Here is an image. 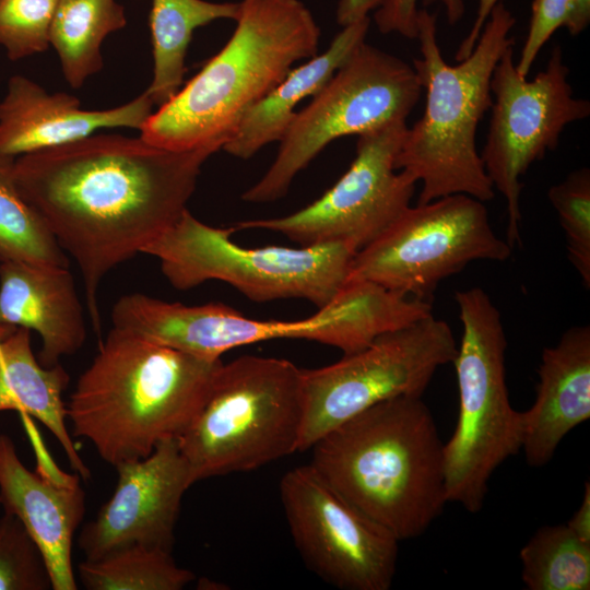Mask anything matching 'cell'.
Returning a JSON list of instances; mask_svg holds the SVG:
<instances>
[{
  "label": "cell",
  "mask_w": 590,
  "mask_h": 590,
  "mask_svg": "<svg viewBox=\"0 0 590 590\" xmlns=\"http://www.w3.org/2000/svg\"><path fill=\"white\" fill-rule=\"evenodd\" d=\"M458 345L449 324L428 316L377 337L331 365L302 369L303 421L298 451L358 413L401 396H423Z\"/></svg>",
  "instance_id": "cell-11"
},
{
  "label": "cell",
  "mask_w": 590,
  "mask_h": 590,
  "mask_svg": "<svg viewBox=\"0 0 590 590\" xmlns=\"http://www.w3.org/2000/svg\"><path fill=\"white\" fill-rule=\"evenodd\" d=\"M153 106L145 90L120 106L87 110L75 96L49 93L35 81L15 74L0 101V153L19 157L84 139L102 129L140 131Z\"/></svg>",
  "instance_id": "cell-18"
},
{
  "label": "cell",
  "mask_w": 590,
  "mask_h": 590,
  "mask_svg": "<svg viewBox=\"0 0 590 590\" xmlns=\"http://www.w3.org/2000/svg\"><path fill=\"white\" fill-rule=\"evenodd\" d=\"M309 450V464L399 541L422 535L447 503L444 442L422 396L370 406Z\"/></svg>",
  "instance_id": "cell-3"
},
{
  "label": "cell",
  "mask_w": 590,
  "mask_h": 590,
  "mask_svg": "<svg viewBox=\"0 0 590 590\" xmlns=\"http://www.w3.org/2000/svg\"><path fill=\"white\" fill-rule=\"evenodd\" d=\"M50 576L38 546L12 514L0 515V590H49Z\"/></svg>",
  "instance_id": "cell-29"
},
{
  "label": "cell",
  "mask_w": 590,
  "mask_h": 590,
  "mask_svg": "<svg viewBox=\"0 0 590 590\" xmlns=\"http://www.w3.org/2000/svg\"><path fill=\"white\" fill-rule=\"evenodd\" d=\"M538 375L535 401L522 411L521 450L533 468L547 464L564 437L590 417V327H573L545 347Z\"/></svg>",
  "instance_id": "cell-20"
},
{
  "label": "cell",
  "mask_w": 590,
  "mask_h": 590,
  "mask_svg": "<svg viewBox=\"0 0 590 590\" xmlns=\"http://www.w3.org/2000/svg\"><path fill=\"white\" fill-rule=\"evenodd\" d=\"M235 22L224 47L149 116L144 141L178 152L222 150L247 111L318 52L320 28L300 0H241Z\"/></svg>",
  "instance_id": "cell-4"
},
{
  "label": "cell",
  "mask_w": 590,
  "mask_h": 590,
  "mask_svg": "<svg viewBox=\"0 0 590 590\" xmlns=\"http://www.w3.org/2000/svg\"><path fill=\"white\" fill-rule=\"evenodd\" d=\"M1 324L37 332L42 339L38 361L45 367L76 353L86 340V326L68 267L2 261Z\"/></svg>",
  "instance_id": "cell-19"
},
{
  "label": "cell",
  "mask_w": 590,
  "mask_h": 590,
  "mask_svg": "<svg viewBox=\"0 0 590 590\" xmlns=\"http://www.w3.org/2000/svg\"><path fill=\"white\" fill-rule=\"evenodd\" d=\"M214 153L170 151L140 135L96 132L15 158L20 193L79 266L96 332L103 279L180 219Z\"/></svg>",
  "instance_id": "cell-1"
},
{
  "label": "cell",
  "mask_w": 590,
  "mask_h": 590,
  "mask_svg": "<svg viewBox=\"0 0 590 590\" xmlns=\"http://www.w3.org/2000/svg\"><path fill=\"white\" fill-rule=\"evenodd\" d=\"M111 497L78 536L84 559H98L129 545L172 552L181 500L194 483L175 438L146 457L117 464Z\"/></svg>",
  "instance_id": "cell-16"
},
{
  "label": "cell",
  "mask_w": 590,
  "mask_h": 590,
  "mask_svg": "<svg viewBox=\"0 0 590 590\" xmlns=\"http://www.w3.org/2000/svg\"><path fill=\"white\" fill-rule=\"evenodd\" d=\"M302 421V369L283 358L244 355L222 364L177 440L196 483L297 452Z\"/></svg>",
  "instance_id": "cell-7"
},
{
  "label": "cell",
  "mask_w": 590,
  "mask_h": 590,
  "mask_svg": "<svg viewBox=\"0 0 590 590\" xmlns=\"http://www.w3.org/2000/svg\"><path fill=\"white\" fill-rule=\"evenodd\" d=\"M422 91L413 66L363 43L296 113L275 160L241 199L264 203L284 197L295 176L329 143L406 121Z\"/></svg>",
  "instance_id": "cell-10"
},
{
  "label": "cell",
  "mask_w": 590,
  "mask_h": 590,
  "mask_svg": "<svg viewBox=\"0 0 590 590\" xmlns=\"http://www.w3.org/2000/svg\"><path fill=\"white\" fill-rule=\"evenodd\" d=\"M69 375L59 364L43 366L35 356L31 331L16 328L0 340V412L13 410L38 420L58 440L73 471L90 477L66 421L62 393Z\"/></svg>",
  "instance_id": "cell-22"
},
{
  "label": "cell",
  "mask_w": 590,
  "mask_h": 590,
  "mask_svg": "<svg viewBox=\"0 0 590 590\" xmlns=\"http://www.w3.org/2000/svg\"><path fill=\"white\" fill-rule=\"evenodd\" d=\"M15 158L0 153V261L68 267L51 231L19 191Z\"/></svg>",
  "instance_id": "cell-26"
},
{
  "label": "cell",
  "mask_w": 590,
  "mask_h": 590,
  "mask_svg": "<svg viewBox=\"0 0 590 590\" xmlns=\"http://www.w3.org/2000/svg\"><path fill=\"white\" fill-rule=\"evenodd\" d=\"M16 328L15 327H10V326H0V340H2L3 338H5L7 335H9L12 331H14Z\"/></svg>",
  "instance_id": "cell-37"
},
{
  "label": "cell",
  "mask_w": 590,
  "mask_h": 590,
  "mask_svg": "<svg viewBox=\"0 0 590 590\" xmlns=\"http://www.w3.org/2000/svg\"><path fill=\"white\" fill-rule=\"evenodd\" d=\"M448 23L457 24L465 13L464 0H441ZM420 0H385L375 10L374 21L382 34L398 33L409 39H416V19Z\"/></svg>",
  "instance_id": "cell-32"
},
{
  "label": "cell",
  "mask_w": 590,
  "mask_h": 590,
  "mask_svg": "<svg viewBox=\"0 0 590 590\" xmlns=\"http://www.w3.org/2000/svg\"><path fill=\"white\" fill-rule=\"evenodd\" d=\"M222 364L113 327L66 404L72 434L114 467L144 458L182 435Z\"/></svg>",
  "instance_id": "cell-2"
},
{
  "label": "cell",
  "mask_w": 590,
  "mask_h": 590,
  "mask_svg": "<svg viewBox=\"0 0 590 590\" xmlns=\"http://www.w3.org/2000/svg\"><path fill=\"white\" fill-rule=\"evenodd\" d=\"M462 335L452 361L459 414L444 444L447 503L479 512L495 470L522 446V412L509 401L502 316L481 287L457 291Z\"/></svg>",
  "instance_id": "cell-8"
},
{
  "label": "cell",
  "mask_w": 590,
  "mask_h": 590,
  "mask_svg": "<svg viewBox=\"0 0 590 590\" xmlns=\"http://www.w3.org/2000/svg\"><path fill=\"white\" fill-rule=\"evenodd\" d=\"M280 496L307 567L342 590H388L399 540L335 491L309 463L287 471Z\"/></svg>",
  "instance_id": "cell-15"
},
{
  "label": "cell",
  "mask_w": 590,
  "mask_h": 590,
  "mask_svg": "<svg viewBox=\"0 0 590 590\" xmlns=\"http://www.w3.org/2000/svg\"><path fill=\"white\" fill-rule=\"evenodd\" d=\"M429 314V302L370 282L347 281L328 305L302 320H257L221 303L188 306L133 293L123 305L121 322L156 343L216 359L229 350L276 339L315 341L349 355Z\"/></svg>",
  "instance_id": "cell-6"
},
{
  "label": "cell",
  "mask_w": 590,
  "mask_h": 590,
  "mask_svg": "<svg viewBox=\"0 0 590 590\" xmlns=\"http://www.w3.org/2000/svg\"><path fill=\"white\" fill-rule=\"evenodd\" d=\"M590 22V0H574V11L566 26L571 35L580 34Z\"/></svg>",
  "instance_id": "cell-36"
},
{
  "label": "cell",
  "mask_w": 590,
  "mask_h": 590,
  "mask_svg": "<svg viewBox=\"0 0 590 590\" xmlns=\"http://www.w3.org/2000/svg\"><path fill=\"white\" fill-rule=\"evenodd\" d=\"M520 560L529 590L590 589V543L566 523L539 528L520 550Z\"/></svg>",
  "instance_id": "cell-27"
},
{
  "label": "cell",
  "mask_w": 590,
  "mask_h": 590,
  "mask_svg": "<svg viewBox=\"0 0 590 590\" xmlns=\"http://www.w3.org/2000/svg\"><path fill=\"white\" fill-rule=\"evenodd\" d=\"M238 15L239 2L152 0L149 25L153 78L146 91L154 105L167 102L182 85L193 32L216 20L236 21Z\"/></svg>",
  "instance_id": "cell-23"
},
{
  "label": "cell",
  "mask_w": 590,
  "mask_h": 590,
  "mask_svg": "<svg viewBox=\"0 0 590 590\" xmlns=\"http://www.w3.org/2000/svg\"><path fill=\"white\" fill-rule=\"evenodd\" d=\"M369 17L343 26L321 54L304 64L292 68L287 75L243 117L233 138L222 150L247 160L263 146L281 141L292 123L296 106L314 96L365 43Z\"/></svg>",
  "instance_id": "cell-21"
},
{
  "label": "cell",
  "mask_w": 590,
  "mask_h": 590,
  "mask_svg": "<svg viewBox=\"0 0 590 590\" xmlns=\"http://www.w3.org/2000/svg\"><path fill=\"white\" fill-rule=\"evenodd\" d=\"M385 0H339L335 16L339 25L346 26L368 17Z\"/></svg>",
  "instance_id": "cell-34"
},
{
  "label": "cell",
  "mask_w": 590,
  "mask_h": 590,
  "mask_svg": "<svg viewBox=\"0 0 590 590\" xmlns=\"http://www.w3.org/2000/svg\"><path fill=\"white\" fill-rule=\"evenodd\" d=\"M78 473L27 469L12 438L0 434V502L14 515L42 552L52 590H76L72 564L74 534L85 514Z\"/></svg>",
  "instance_id": "cell-17"
},
{
  "label": "cell",
  "mask_w": 590,
  "mask_h": 590,
  "mask_svg": "<svg viewBox=\"0 0 590 590\" xmlns=\"http://www.w3.org/2000/svg\"><path fill=\"white\" fill-rule=\"evenodd\" d=\"M502 0H479L477 11L475 21L464 37L460 43L458 50L456 52V60L462 61L465 59L474 49V46L482 33L484 24L486 23L492 10L494 7Z\"/></svg>",
  "instance_id": "cell-33"
},
{
  "label": "cell",
  "mask_w": 590,
  "mask_h": 590,
  "mask_svg": "<svg viewBox=\"0 0 590 590\" xmlns=\"http://www.w3.org/2000/svg\"><path fill=\"white\" fill-rule=\"evenodd\" d=\"M406 121L357 135L349 169L319 199L280 217L241 221L234 232H276L300 246L341 243L358 251L381 235L409 206L416 181L394 167Z\"/></svg>",
  "instance_id": "cell-14"
},
{
  "label": "cell",
  "mask_w": 590,
  "mask_h": 590,
  "mask_svg": "<svg viewBox=\"0 0 590 590\" xmlns=\"http://www.w3.org/2000/svg\"><path fill=\"white\" fill-rule=\"evenodd\" d=\"M582 541L590 543V483L585 482L583 496L579 508L566 523Z\"/></svg>",
  "instance_id": "cell-35"
},
{
  "label": "cell",
  "mask_w": 590,
  "mask_h": 590,
  "mask_svg": "<svg viewBox=\"0 0 590 590\" xmlns=\"http://www.w3.org/2000/svg\"><path fill=\"white\" fill-rule=\"evenodd\" d=\"M574 11V0H533L528 35L521 49L517 71L528 76L539 52L556 30L566 27Z\"/></svg>",
  "instance_id": "cell-31"
},
{
  "label": "cell",
  "mask_w": 590,
  "mask_h": 590,
  "mask_svg": "<svg viewBox=\"0 0 590 590\" xmlns=\"http://www.w3.org/2000/svg\"><path fill=\"white\" fill-rule=\"evenodd\" d=\"M78 575L87 590H181L196 578L176 564L172 552L135 544L84 559Z\"/></svg>",
  "instance_id": "cell-25"
},
{
  "label": "cell",
  "mask_w": 590,
  "mask_h": 590,
  "mask_svg": "<svg viewBox=\"0 0 590 590\" xmlns=\"http://www.w3.org/2000/svg\"><path fill=\"white\" fill-rule=\"evenodd\" d=\"M547 198L564 231L568 260L590 288V170L576 169L550 187Z\"/></svg>",
  "instance_id": "cell-28"
},
{
  "label": "cell",
  "mask_w": 590,
  "mask_h": 590,
  "mask_svg": "<svg viewBox=\"0 0 590 590\" xmlns=\"http://www.w3.org/2000/svg\"><path fill=\"white\" fill-rule=\"evenodd\" d=\"M59 0H0V46L17 61L50 46V26Z\"/></svg>",
  "instance_id": "cell-30"
},
{
  "label": "cell",
  "mask_w": 590,
  "mask_h": 590,
  "mask_svg": "<svg viewBox=\"0 0 590 590\" xmlns=\"http://www.w3.org/2000/svg\"><path fill=\"white\" fill-rule=\"evenodd\" d=\"M516 20L499 1L472 52L457 66L447 63L437 40L436 14L418 9L416 39L421 57L413 68L423 90L421 119L406 128L394 167L422 184L418 204L467 194L482 202L495 196L480 153L476 129L492 105L491 79Z\"/></svg>",
  "instance_id": "cell-5"
},
{
  "label": "cell",
  "mask_w": 590,
  "mask_h": 590,
  "mask_svg": "<svg viewBox=\"0 0 590 590\" xmlns=\"http://www.w3.org/2000/svg\"><path fill=\"white\" fill-rule=\"evenodd\" d=\"M233 233L231 226L199 221L187 209L142 253L158 259L164 276L180 291L219 280L255 302L302 298L322 308L346 283L357 252L341 243L246 248L231 239Z\"/></svg>",
  "instance_id": "cell-9"
},
{
  "label": "cell",
  "mask_w": 590,
  "mask_h": 590,
  "mask_svg": "<svg viewBox=\"0 0 590 590\" xmlns=\"http://www.w3.org/2000/svg\"><path fill=\"white\" fill-rule=\"evenodd\" d=\"M126 24L125 8L116 0L58 1L49 39L71 87L82 86L102 70L103 42Z\"/></svg>",
  "instance_id": "cell-24"
},
{
  "label": "cell",
  "mask_w": 590,
  "mask_h": 590,
  "mask_svg": "<svg viewBox=\"0 0 590 590\" xmlns=\"http://www.w3.org/2000/svg\"><path fill=\"white\" fill-rule=\"evenodd\" d=\"M512 251L489 223L484 202L451 194L409 206L359 249L347 281H366L432 303L439 283L476 260L505 261Z\"/></svg>",
  "instance_id": "cell-12"
},
{
  "label": "cell",
  "mask_w": 590,
  "mask_h": 590,
  "mask_svg": "<svg viewBox=\"0 0 590 590\" xmlns=\"http://www.w3.org/2000/svg\"><path fill=\"white\" fill-rule=\"evenodd\" d=\"M1 510H2V507H1V502H0V515H1Z\"/></svg>",
  "instance_id": "cell-38"
},
{
  "label": "cell",
  "mask_w": 590,
  "mask_h": 590,
  "mask_svg": "<svg viewBox=\"0 0 590 590\" xmlns=\"http://www.w3.org/2000/svg\"><path fill=\"white\" fill-rule=\"evenodd\" d=\"M560 46H555L546 68L534 79L521 75L514 46L499 58L491 79V121L480 154L494 189L506 202V241L520 244L521 177L547 151H554L569 123L590 115V103L574 96Z\"/></svg>",
  "instance_id": "cell-13"
}]
</instances>
